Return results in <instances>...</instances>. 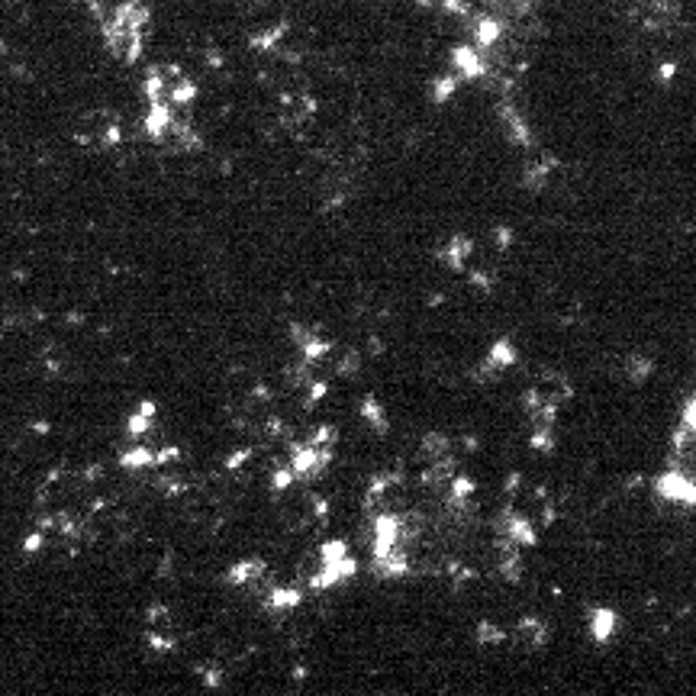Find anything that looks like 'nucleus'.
I'll return each instance as SVG.
<instances>
[{
  "label": "nucleus",
  "mask_w": 696,
  "mask_h": 696,
  "mask_svg": "<svg viewBox=\"0 0 696 696\" xmlns=\"http://www.w3.org/2000/svg\"><path fill=\"white\" fill-rule=\"evenodd\" d=\"M94 17L100 23V33L110 55H116L126 65H136L145 49V33H149L152 23V10L142 4V0H123L110 10L94 4Z\"/></svg>",
  "instance_id": "1"
},
{
  "label": "nucleus",
  "mask_w": 696,
  "mask_h": 696,
  "mask_svg": "<svg viewBox=\"0 0 696 696\" xmlns=\"http://www.w3.org/2000/svg\"><path fill=\"white\" fill-rule=\"evenodd\" d=\"M655 497L664 503H680V506H690L696 503V481H693V471L684 468H671L664 471L658 481H655Z\"/></svg>",
  "instance_id": "2"
},
{
  "label": "nucleus",
  "mask_w": 696,
  "mask_h": 696,
  "mask_svg": "<svg viewBox=\"0 0 696 696\" xmlns=\"http://www.w3.org/2000/svg\"><path fill=\"white\" fill-rule=\"evenodd\" d=\"M452 62H455L458 78L477 81V78H484V75H487V52L477 49L474 42H471V46H455Z\"/></svg>",
  "instance_id": "3"
},
{
  "label": "nucleus",
  "mask_w": 696,
  "mask_h": 696,
  "mask_svg": "<svg viewBox=\"0 0 696 696\" xmlns=\"http://www.w3.org/2000/svg\"><path fill=\"white\" fill-rule=\"evenodd\" d=\"M503 535H510L519 548H532L535 542H539V529H535V522L516 510L503 519Z\"/></svg>",
  "instance_id": "4"
},
{
  "label": "nucleus",
  "mask_w": 696,
  "mask_h": 696,
  "mask_svg": "<svg viewBox=\"0 0 696 696\" xmlns=\"http://www.w3.org/2000/svg\"><path fill=\"white\" fill-rule=\"evenodd\" d=\"M471 255H474V242L468 239V236H455L452 242L445 245V252H442V258H445V265L452 268V271H468V261H471Z\"/></svg>",
  "instance_id": "5"
},
{
  "label": "nucleus",
  "mask_w": 696,
  "mask_h": 696,
  "mask_svg": "<svg viewBox=\"0 0 696 696\" xmlns=\"http://www.w3.org/2000/svg\"><path fill=\"white\" fill-rule=\"evenodd\" d=\"M616 626H619V616H616L609 606H597V609L590 613V635L597 638L600 645H606L609 638L616 635Z\"/></svg>",
  "instance_id": "6"
},
{
  "label": "nucleus",
  "mask_w": 696,
  "mask_h": 696,
  "mask_svg": "<svg viewBox=\"0 0 696 696\" xmlns=\"http://www.w3.org/2000/svg\"><path fill=\"white\" fill-rule=\"evenodd\" d=\"M503 39V23L497 17H477L474 20V46L487 52Z\"/></svg>",
  "instance_id": "7"
},
{
  "label": "nucleus",
  "mask_w": 696,
  "mask_h": 696,
  "mask_svg": "<svg viewBox=\"0 0 696 696\" xmlns=\"http://www.w3.org/2000/svg\"><path fill=\"white\" fill-rule=\"evenodd\" d=\"M442 455H452V439H448L445 432H426L423 442H419V458L435 461Z\"/></svg>",
  "instance_id": "8"
},
{
  "label": "nucleus",
  "mask_w": 696,
  "mask_h": 696,
  "mask_svg": "<svg viewBox=\"0 0 696 696\" xmlns=\"http://www.w3.org/2000/svg\"><path fill=\"white\" fill-rule=\"evenodd\" d=\"M487 361H490L493 368L506 371V368H513L516 361H519V352H516V345H513L510 339H500V342H493V345H490Z\"/></svg>",
  "instance_id": "9"
},
{
  "label": "nucleus",
  "mask_w": 696,
  "mask_h": 696,
  "mask_svg": "<svg viewBox=\"0 0 696 696\" xmlns=\"http://www.w3.org/2000/svg\"><path fill=\"white\" fill-rule=\"evenodd\" d=\"M152 464H155V448L149 445H136L120 455V468L126 471H145V468H152Z\"/></svg>",
  "instance_id": "10"
},
{
  "label": "nucleus",
  "mask_w": 696,
  "mask_h": 696,
  "mask_svg": "<svg viewBox=\"0 0 696 696\" xmlns=\"http://www.w3.org/2000/svg\"><path fill=\"white\" fill-rule=\"evenodd\" d=\"M516 632L526 638V642L532 645V648H542L545 642H548V626L542 619H535V616H522L519 619V626H516Z\"/></svg>",
  "instance_id": "11"
},
{
  "label": "nucleus",
  "mask_w": 696,
  "mask_h": 696,
  "mask_svg": "<svg viewBox=\"0 0 696 696\" xmlns=\"http://www.w3.org/2000/svg\"><path fill=\"white\" fill-rule=\"evenodd\" d=\"M300 603H303V590L297 587H271L265 600L268 609H297Z\"/></svg>",
  "instance_id": "12"
},
{
  "label": "nucleus",
  "mask_w": 696,
  "mask_h": 696,
  "mask_svg": "<svg viewBox=\"0 0 696 696\" xmlns=\"http://www.w3.org/2000/svg\"><path fill=\"white\" fill-rule=\"evenodd\" d=\"M329 352H332V342L323 339V336H316V332H310V336L303 339V345H300V355H303V361H310V365H319V361H323Z\"/></svg>",
  "instance_id": "13"
},
{
  "label": "nucleus",
  "mask_w": 696,
  "mask_h": 696,
  "mask_svg": "<svg viewBox=\"0 0 696 696\" xmlns=\"http://www.w3.org/2000/svg\"><path fill=\"white\" fill-rule=\"evenodd\" d=\"M626 374L632 377L635 384H642V381H648L651 374H655V361H651L648 355H629L626 358Z\"/></svg>",
  "instance_id": "14"
},
{
  "label": "nucleus",
  "mask_w": 696,
  "mask_h": 696,
  "mask_svg": "<svg viewBox=\"0 0 696 696\" xmlns=\"http://www.w3.org/2000/svg\"><path fill=\"white\" fill-rule=\"evenodd\" d=\"M361 416H365V419H368V426H374V429L381 432V435L390 429L387 416H384V406L377 403L374 397H365V400H361Z\"/></svg>",
  "instance_id": "15"
},
{
  "label": "nucleus",
  "mask_w": 696,
  "mask_h": 696,
  "mask_svg": "<svg viewBox=\"0 0 696 696\" xmlns=\"http://www.w3.org/2000/svg\"><path fill=\"white\" fill-rule=\"evenodd\" d=\"M336 442H339V429L329 426V423L316 426V429L310 432V439H307L310 448H336Z\"/></svg>",
  "instance_id": "16"
},
{
  "label": "nucleus",
  "mask_w": 696,
  "mask_h": 696,
  "mask_svg": "<svg viewBox=\"0 0 696 696\" xmlns=\"http://www.w3.org/2000/svg\"><path fill=\"white\" fill-rule=\"evenodd\" d=\"M342 555H348V542H342V539L323 542L316 551V564H332V561H339Z\"/></svg>",
  "instance_id": "17"
},
{
  "label": "nucleus",
  "mask_w": 696,
  "mask_h": 696,
  "mask_svg": "<svg viewBox=\"0 0 696 696\" xmlns=\"http://www.w3.org/2000/svg\"><path fill=\"white\" fill-rule=\"evenodd\" d=\"M529 445L535 452H555V426H535L529 435Z\"/></svg>",
  "instance_id": "18"
},
{
  "label": "nucleus",
  "mask_w": 696,
  "mask_h": 696,
  "mask_svg": "<svg viewBox=\"0 0 696 696\" xmlns=\"http://www.w3.org/2000/svg\"><path fill=\"white\" fill-rule=\"evenodd\" d=\"M506 632L497 626V622H477V645H503Z\"/></svg>",
  "instance_id": "19"
},
{
  "label": "nucleus",
  "mask_w": 696,
  "mask_h": 696,
  "mask_svg": "<svg viewBox=\"0 0 696 696\" xmlns=\"http://www.w3.org/2000/svg\"><path fill=\"white\" fill-rule=\"evenodd\" d=\"M358 371H361V352H358V348H345L339 365H336V374L339 377H355Z\"/></svg>",
  "instance_id": "20"
},
{
  "label": "nucleus",
  "mask_w": 696,
  "mask_h": 696,
  "mask_svg": "<svg viewBox=\"0 0 696 696\" xmlns=\"http://www.w3.org/2000/svg\"><path fill=\"white\" fill-rule=\"evenodd\" d=\"M458 91V75H445V78H439L435 81V91H432V97L439 100V104H445L448 97H452Z\"/></svg>",
  "instance_id": "21"
},
{
  "label": "nucleus",
  "mask_w": 696,
  "mask_h": 696,
  "mask_svg": "<svg viewBox=\"0 0 696 696\" xmlns=\"http://www.w3.org/2000/svg\"><path fill=\"white\" fill-rule=\"evenodd\" d=\"M297 484V474L290 471V464H284V468H274L271 474V490H287Z\"/></svg>",
  "instance_id": "22"
},
{
  "label": "nucleus",
  "mask_w": 696,
  "mask_h": 696,
  "mask_svg": "<svg viewBox=\"0 0 696 696\" xmlns=\"http://www.w3.org/2000/svg\"><path fill=\"white\" fill-rule=\"evenodd\" d=\"M126 432L133 435V439H142L145 432H152V419L142 416V413H133V416H129V423H126Z\"/></svg>",
  "instance_id": "23"
},
{
  "label": "nucleus",
  "mask_w": 696,
  "mask_h": 696,
  "mask_svg": "<svg viewBox=\"0 0 696 696\" xmlns=\"http://www.w3.org/2000/svg\"><path fill=\"white\" fill-rule=\"evenodd\" d=\"M522 410H526L529 416L535 413V410H539V406H542V400H545V394H542V387H529V390H522Z\"/></svg>",
  "instance_id": "24"
},
{
  "label": "nucleus",
  "mask_w": 696,
  "mask_h": 696,
  "mask_svg": "<svg viewBox=\"0 0 696 696\" xmlns=\"http://www.w3.org/2000/svg\"><path fill=\"white\" fill-rule=\"evenodd\" d=\"M162 622H165V626H168V606H149V613H145V626H149V629H158V626H162Z\"/></svg>",
  "instance_id": "25"
},
{
  "label": "nucleus",
  "mask_w": 696,
  "mask_h": 696,
  "mask_svg": "<svg viewBox=\"0 0 696 696\" xmlns=\"http://www.w3.org/2000/svg\"><path fill=\"white\" fill-rule=\"evenodd\" d=\"M181 458V448H174V445H165V448H155V464L158 468H165V464L171 461H178Z\"/></svg>",
  "instance_id": "26"
},
{
  "label": "nucleus",
  "mask_w": 696,
  "mask_h": 696,
  "mask_svg": "<svg viewBox=\"0 0 696 696\" xmlns=\"http://www.w3.org/2000/svg\"><path fill=\"white\" fill-rule=\"evenodd\" d=\"M197 674L203 680V687H220V680H223L220 667H197Z\"/></svg>",
  "instance_id": "27"
},
{
  "label": "nucleus",
  "mask_w": 696,
  "mask_h": 696,
  "mask_svg": "<svg viewBox=\"0 0 696 696\" xmlns=\"http://www.w3.org/2000/svg\"><path fill=\"white\" fill-rule=\"evenodd\" d=\"M310 506H313V519L316 522H326L329 519V500L326 497H316V493H310Z\"/></svg>",
  "instance_id": "28"
},
{
  "label": "nucleus",
  "mask_w": 696,
  "mask_h": 696,
  "mask_svg": "<svg viewBox=\"0 0 696 696\" xmlns=\"http://www.w3.org/2000/svg\"><path fill=\"white\" fill-rule=\"evenodd\" d=\"M249 458H252V448H236V452L226 458V471H239Z\"/></svg>",
  "instance_id": "29"
},
{
  "label": "nucleus",
  "mask_w": 696,
  "mask_h": 696,
  "mask_svg": "<svg viewBox=\"0 0 696 696\" xmlns=\"http://www.w3.org/2000/svg\"><path fill=\"white\" fill-rule=\"evenodd\" d=\"M493 245H497L500 252L510 249V245H513V229L510 226H497V229H493Z\"/></svg>",
  "instance_id": "30"
},
{
  "label": "nucleus",
  "mask_w": 696,
  "mask_h": 696,
  "mask_svg": "<svg viewBox=\"0 0 696 696\" xmlns=\"http://www.w3.org/2000/svg\"><path fill=\"white\" fill-rule=\"evenodd\" d=\"M471 287H474V290H481V294H490V290H493V281L487 278L484 271H471Z\"/></svg>",
  "instance_id": "31"
},
{
  "label": "nucleus",
  "mask_w": 696,
  "mask_h": 696,
  "mask_svg": "<svg viewBox=\"0 0 696 696\" xmlns=\"http://www.w3.org/2000/svg\"><path fill=\"white\" fill-rule=\"evenodd\" d=\"M42 545H46V535H42V529H39V532H33V535L26 539L23 551H26V555H36V551H39Z\"/></svg>",
  "instance_id": "32"
},
{
  "label": "nucleus",
  "mask_w": 696,
  "mask_h": 696,
  "mask_svg": "<svg viewBox=\"0 0 696 696\" xmlns=\"http://www.w3.org/2000/svg\"><path fill=\"white\" fill-rule=\"evenodd\" d=\"M680 426H687V429H696V403L687 400L684 406V413H680Z\"/></svg>",
  "instance_id": "33"
},
{
  "label": "nucleus",
  "mask_w": 696,
  "mask_h": 696,
  "mask_svg": "<svg viewBox=\"0 0 696 696\" xmlns=\"http://www.w3.org/2000/svg\"><path fill=\"white\" fill-rule=\"evenodd\" d=\"M307 336H310V329H307V326H303V323H290V339L297 342V348L303 345V339H307Z\"/></svg>",
  "instance_id": "34"
},
{
  "label": "nucleus",
  "mask_w": 696,
  "mask_h": 696,
  "mask_svg": "<svg viewBox=\"0 0 696 696\" xmlns=\"http://www.w3.org/2000/svg\"><path fill=\"white\" fill-rule=\"evenodd\" d=\"M555 519H558V510H555V503H542V526H555Z\"/></svg>",
  "instance_id": "35"
},
{
  "label": "nucleus",
  "mask_w": 696,
  "mask_h": 696,
  "mask_svg": "<svg viewBox=\"0 0 696 696\" xmlns=\"http://www.w3.org/2000/svg\"><path fill=\"white\" fill-rule=\"evenodd\" d=\"M171 571H174V555L168 551V555L162 558V564H158V577H171Z\"/></svg>",
  "instance_id": "36"
},
{
  "label": "nucleus",
  "mask_w": 696,
  "mask_h": 696,
  "mask_svg": "<svg viewBox=\"0 0 696 696\" xmlns=\"http://www.w3.org/2000/svg\"><path fill=\"white\" fill-rule=\"evenodd\" d=\"M368 355H371V358H377V355H384V339H377V336H371V339H368Z\"/></svg>",
  "instance_id": "37"
},
{
  "label": "nucleus",
  "mask_w": 696,
  "mask_h": 696,
  "mask_svg": "<svg viewBox=\"0 0 696 696\" xmlns=\"http://www.w3.org/2000/svg\"><path fill=\"white\" fill-rule=\"evenodd\" d=\"M519 484H522V474H510V477H506V497H513V493L519 490Z\"/></svg>",
  "instance_id": "38"
},
{
  "label": "nucleus",
  "mask_w": 696,
  "mask_h": 696,
  "mask_svg": "<svg viewBox=\"0 0 696 696\" xmlns=\"http://www.w3.org/2000/svg\"><path fill=\"white\" fill-rule=\"evenodd\" d=\"M136 413H142V416H149V419H155V403H152V400H142V403L136 406Z\"/></svg>",
  "instance_id": "39"
},
{
  "label": "nucleus",
  "mask_w": 696,
  "mask_h": 696,
  "mask_svg": "<svg viewBox=\"0 0 696 696\" xmlns=\"http://www.w3.org/2000/svg\"><path fill=\"white\" fill-rule=\"evenodd\" d=\"M642 484H645V477H642V474H632V477H629V490L642 487Z\"/></svg>",
  "instance_id": "40"
},
{
  "label": "nucleus",
  "mask_w": 696,
  "mask_h": 696,
  "mask_svg": "<svg viewBox=\"0 0 696 696\" xmlns=\"http://www.w3.org/2000/svg\"><path fill=\"white\" fill-rule=\"evenodd\" d=\"M442 303H445V294H432L429 297V307H442Z\"/></svg>",
  "instance_id": "41"
},
{
  "label": "nucleus",
  "mask_w": 696,
  "mask_h": 696,
  "mask_svg": "<svg viewBox=\"0 0 696 696\" xmlns=\"http://www.w3.org/2000/svg\"><path fill=\"white\" fill-rule=\"evenodd\" d=\"M464 448H468V452H474V448H477V439H474V435H464Z\"/></svg>",
  "instance_id": "42"
},
{
  "label": "nucleus",
  "mask_w": 696,
  "mask_h": 696,
  "mask_svg": "<svg viewBox=\"0 0 696 696\" xmlns=\"http://www.w3.org/2000/svg\"><path fill=\"white\" fill-rule=\"evenodd\" d=\"M671 75H674V65H664V68H661V78L667 81V78H671Z\"/></svg>",
  "instance_id": "43"
},
{
  "label": "nucleus",
  "mask_w": 696,
  "mask_h": 696,
  "mask_svg": "<svg viewBox=\"0 0 696 696\" xmlns=\"http://www.w3.org/2000/svg\"><path fill=\"white\" fill-rule=\"evenodd\" d=\"M290 677H294V680H303V677H307V671H303V667H294V674H290Z\"/></svg>",
  "instance_id": "44"
}]
</instances>
